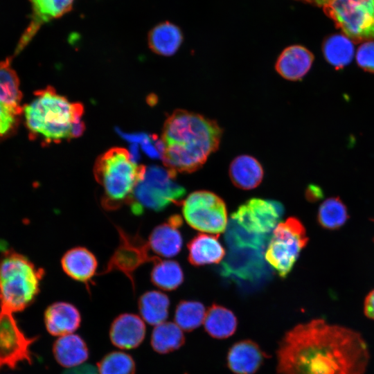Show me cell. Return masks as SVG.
<instances>
[{"label": "cell", "instance_id": "cell-1", "mask_svg": "<svg viewBox=\"0 0 374 374\" xmlns=\"http://www.w3.org/2000/svg\"><path fill=\"white\" fill-rule=\"evenodd\" d=\"M371 355L362 335L314 319L287 331L276 350L278 374H364Z\"/></svg>", "mask_w": 374, "mask_h": 374}, {"label": "cell", "instance_id": "cell-2", "mask_svg": "<svg viewBox=\"0 0 374 374\" xmlns=\"http://www.w3.org/2000/svg\"><path fill=\"white\" fill-rule=\"evenodd\" d=\"M222 132L215 120L187 110L174 111L162 132L165 166L176 174L197 171L218 150Z\"/></svg>", "mask_w": 374, "mask_h": 374}, {"label": "cell", "instance_id": "cell-3", "mask_svg": "<svg viewBox=\"0 0 374 374\" xmlns=\"http://www.w3.org/2000/svg\"><path fill=\"white\" fill-rule=\"evenodd\" d=\"M83 111L81 103L69 102L51 87L36 91L23 108L30 138L46 143L72 139L73 127L82 122Z\"/></svg>", "mask_w": 374, "mask_h": 374}, {"label": "cell", "instance_id": "cell-4", "mask_svg": "<svg viewBox=\"0 0 374 374\" xmlns=\"http://www.w3.org/2000/svg\"><path fill=\"white\" fill-rule=\"evenodd\" d=\"M145 169V166H138L128 151L122 148H112L98 157L93 175L103 189V207L114 211L129 204Z\"/></svg>", "mask_w": 374, "mask_h": 374}, {"label": "cell", "instance_id": "cell-5", "mask_svg": "<svg viewBox=\"0 0 374 374\" xmlns=\"http://www.w3.org/2000/svg\"><path fill=\"white\" fill-rule=\"evenodd\" d=\"M44 275L25 256L12 250L3 253L0 258L1 308L19 312L30 305L39 292Z\"/></svg>", "mask_w": 374, "mask_h": 374}, {"label": "cell", "instance_id": "cell-6", "mask_svg": "<svg viewBox=\"0 0 374 374\" xmlns=\"http://www.w3.org/2000/svg\"><path fill=\"white\" fill-rule=\"evenodd\" d=\"M229 224L226 238L231 250L221 274L244 280L258 279L264 269L262 251L270 236L247 233L232 220Z\"/></svg>", "mask_w": 374, "mask_h": 374}, {"label": "cell", "instance_id": "cell-7", "mask_svg": "<svg viewBox=\"0 0 374 374\" xmlns=\"http://www.w3.org/2000/svg\"><path fill=\"white\" fill-rule=\"evenodd\" d=\"M176 175L167 168L145 167L129 203L132 213L138 215L146 210L161 211L171 204L180 205L186 189L176 181Z\"/></svg>", "mask_w": 374, "mask_h": 374}, {"label": "cell", "instance_id": "cell-8", "mask_svg": "<svg viewBox=\"0 0 374 374\" xmlns=\"http://www.w3.org/2000/svg\"><path fill=\"white\" fill-rule=\"evenodd\" d=\"M323 8L355 42L374 39V0H296Z\"/></svg>", "mask_w": 374, "mask_h": 374}, {"label": "cell", "instance_id": "cell-9", "mask_svg": "<svg viewBox=\"0 0 374 374\" xmlns=\"http://www.w3.org/2000/svg\"><path fill=\"white\" fill-rule=\"evenodd\" d=\"M308 242L306 230L295 217L279 222L272 231L265 258L277 274L285 278L292 270L301 251Z\"/></svg>", "mask_w": 374, "mask_h": 374}, {"label": "cell", "instance_id": "cell-10", "mask_svg": "<svg viewBox=\"0 0 374 374\" xmlns=\"http://www.w3.org/2000/svg\"><path fill=\"white\" fill-rule=\"evenodd\" d=\"M183 216L187 224L204 233L218 235L228 223L227 209L224 200L209 190H196L181 202Z\"/></svg>", "mask_w": 374, "mask_h": 374}, {"label": "cell", "instance_id": "cell-11", "mask_svg": "<svg viewBox=\"0 0 374 374\" xmlns=\"http://www.w3.org/2000/svg\"><path fill=\"white\" fill-rule=\"evenodd\" d=\"M283 213L284 207L279 202L251 198L232 213L231 220L247 233L269 235Z\"/></svg>", "mask_w": 374, "mask_h": 374}, {"label": "cell", "instance_id": "cell-12", "mask_svg": "<svg viewBox=\"0 0 374 374\" xmlns=\"http://www.w3.org/2000/svg\"><path fill=\"white\" fill-rule=\"evenodd\" d=\"M117 231L118 245L100 274L120 271L129 278L134 288L136 270L146 262H153L156 256L150 255L148 242L141 235L130 234L120 227H117Z\"/></svg>", "mask_w": 374, "mask_h": 374}, {"label": "cell", "instance_id": "cell-13", "mask_svg": "<svg viewBox=\"0 0 374 374\" xmlns=\"http://www.w3.org/2000/svg\"><path fill=\"white\" fill-rule=\"evenodd\" d=\"M37 339L28 337L19 328L12 312L0 310V368L14 369L21 362L31 364L30 346Z\"/></svg>", "mask_w": 374, "mask_h": 374}, {"label": "cell", "instance_id": "cell-14", "mask_svg": "<svg viewBox=\"0 0 374 374\" xmlns=\"http://www.w3.org/2000/svg\"><path fill=\"white\" fill-rule=\"evenodd\" d=\"M182 224L180 215H172L166 222L155 226L148 238L149 249L162 257L172 258L177 255L183 245L179 230Z\"/></svg>", "mask_w": 374, "mask_h": 374}, {"label": "cell", "instance_id": "cell-15", "mask_svg": "<svg viewBox=\"0 0 374 374\" xmlns=\"http://www.w3.org/2000/svg\"><path fill=\"white\" fill-rule=\"evenodd\" d=\"M74 1L29 0L32 8L31 20L20 39L18 51L30 41L42 25L69 12L72 9Z\"/></svg>", "mask_w": 374, "mask_h": 374}, {"label": "cell", "instance_id": "cell-16", "mask_svg": "<svg viewBox=\"0 0 374 374\" xmlns=\"http://www.w3.org/2000/svg\"><path fill=\"white\" fill-rule=\"evenodd\" d=\"M314 61L310 51L302 45L294 44L285 48L278 56L275 69L284 79L301 80L310 71Z\"/></svg>", "mask_w": 374, "mask_h": 374}, {"label": "cell", "instance_id": "cell-17", "mask_svg": "<svg viewBox=\"0 0 374 374\" xmlns=\"http://www.w3.org/2000/svg\"><path fill=\"white\" fill-rule=\"evenodd\" d=\"M266 357L257 343L244 339L231 346L227 353L226 362L229 368L235 374H254Z\"/></svg>", "mask_w": 374, "mask_h": 374}, {"label": "cell", "instance_id": "cell-18", "mask_svg": "<svg viewBox=\"0 0 374 374\" xmlns=\"http://www.w3.org/2000/svg\"><path fill=\"white\" fill-rule=\"evenodd\" d=\"M145 335V326L141 317L132 313H123L116 317L109 328L112 343L122 349L138 347Z\"/></svg>", "mask_w": 374, "mask_h": 374}, {"label": "cell", "instance_id": "cell-19", "mask_svg": "<svg viewBox=\"0 0 374 374\" xmlns=\"http://www.w3.org/2000/svg\"><path fill=\"white\" fill-rule=\"evenodd\" d=\"M47 331L53 336L72 334L80 326L81 315L78 308L67 302H55L47 307L44 315Z\"/></svg>", "mask_w": 374, "mask_h": 374}, {"label": "cell", "instance_id": "cell-20", "mask_svg": "<svg viewBox=\"0 0 374 374\" xmlns=\"http://www.w3.org/2000/svg\"><path fill=\"white\" fill-rule=\"evenodd\" d=\"M64 272L74 280L88 285L96 274L98 262L94 254L83 247L70 249L63 255Z\"/></svg>", "mask_w": 374, "mask_h": 374}, {"label": "cell", "instance_id": "cell-21", "mask_svg": "<svg viewBox=\"0 0 374 374\" xmlns=\"http://www.w3.org/2000/svg\"><path fill=\"white\" fill-rule=\"evenodd\" d=\"M188 260L196 267L218 264L225 256L218 235L199 233L188 242Z\"/></svg>", "mask_w": 374, "mask_h": 374}, {"label": "cell", "instance_id": "cell-22", "mask_svg": "<svg viewBox=\"0 0 374 374\" xmlns=\"http://www.w3.org/2000/svg\"><path fill=\"white\" fill-rule=\"evenodd\" d=\"M229 174L235 186L242 190H251L258 186L262 182L264 170L255 157L242 154L231 161Z\"/></svg>", "mask_w": 374, "mask_h": 374}, {"label": "cell", "instance_id": "cell-23", "mask_svg": "<svg viewBox=\"0 0 374 374\" xmlns=\"http://www.w3.org/2000/svg\"><path fill=\"white\" fill-rule=\"evenodd\" d=\"M53 354L59 364L65 368H73L88 359L89 349L80 336L69 334L60 337L54 342Z\"/></svg>", "mask_w": 374, "mask_h": 374}, {"label": "cell", "instance_id": "cell-24", "mask_svg": "<svg viewBox=\"0 0 374 374\" xmlns=\"http://www.w3.org/2000/svg\"><path fill=\"white\" fill-rule=\"evenodd\" d=\"M183 40L184 35L181 28L168 21L156 25L148 36L150 49L163 56L174 55L179 50Z\"/></svg>", "mask_w": 374, "mask_h": 374}, {"label": "cell", "instance_id": "cell-25", "mask_svg": "<svg viewBox=\"0 0 374 374\" xmlns=\"http://www.w3.org/2000/svg\"><path fill=\"white\" fill-rule=\"evenodd\" d=\"M204 326L210 336L222 339L235 333L238 320L233 312L228 308L213 304L206 312Z\"/></svg>", "mask_w": 374, "mask_h": 374}, {"label": "cell", "instance_id": "cell-26", "mask_svg": "<svg viewBox=\"0 0 374 374\" xmlns=\"http://www.w3.org/2000/svg\"><path fill=\"white\" fill-rule=\"evenodd\" d=\"M169 306V298L159 291H148L138 301L139 312L150 325L157 326L165 322L168 316Z\"/></svg>", "mask_w": 374, "mask_h": 374}, {"label": "cell", "instance_id": "cell-27", "mask_svg": "<svg viewBox=\"0 0 374 374\" xmlns=\"http://www.w3.org/2000/svg\"><path fill=\"white\" fill-rule=\"evenodd\" d=\"M152 283L165 291H172L179 287L184 281V272L175 260H161L156 257L150 273Z\"/></svg>", "mask_w": 374, "mask_h": 374}, {"label": "cell", "instance_id": "cell-28", "mask_svg": "<svg viewBox=\"0 0 374 374\" xmlns=\"http://www.w3.org/2000/svg\"><path fill=\"white\" fill-rule=\"evenodd\" d=\"M326 61L336 69H341L350 63L354 55L353 42L347 36L335 34L326 37L322 44Z\"/></svg>", "mask_w": 374, "mask_h": 374}, {"label": "cell", "instance_id": "cell-29", "mask_svg": "<svg viewBox=\"0 0 374 374\" xmlns=\"http://www.w3.org/2000/svg\"><path fill=\"white\" fill-rule=\"evenodd\" d=\"M185 342L182 330L176 323L165 321L157 325L151 335V346L154 351L166 354L178 350Z\"/></svg>", "mask_w": 374, "mask_h": 374}, {"label": "cell", "instance_id": "cell-30", "mask_svg": "<svg viewBox=\"0 0 374 374\" xmlns=\"http://www.w3.org/2000/svg\"><path fill=\"white\" fill-rule=\"evenodd\" d=\"M21 98L19 80L7 58L0 62V105L21 108Z\"/></svg>", "mask_w": 374, "mask_h": 374}, {"label": "cell", "instance_id": "cell-31", "mask_svg": "<svg viewBox=\"0 0 374 374\" xmlns=\"http://www.w3.org/2000/svg\"><path fill=\"white\" fill-rule=\"evenodd\" d=\"M349 218L347 207L339 197H331L319 206L317 220L319 224L328 230H337Z\"/></svg>", "mask_w": 374, "mask_h": 374}, {"label": "cell", "instance_id": "cell-32", "mask_svg": "<svg viewBox=\"0 0 374 374\" xmlns=\"http://www.w3.org/2000/svg\"><path fill=\"white\" fill-rule=\"evenodd\" d=\"M206 310L204 305L196 301H181L176 307L175 320L183 330H194L204 323Z\"/></svg>", "mask_w": 374, "mask_h": 374}, {"label": "cell", "instance_id": "cell-33", "mask_svg": "<svg viewBox=\"0 0 374 374\" xmlns=\"http://www.w3.org/2000/svg\"><path fill=\"white\" fill-rule=\"evenodd\" d=\"M99 374H135L136 365L131 355L121 351L105 355L97 364Z\"/></svg>", "mask_w": 374, "mask_h": 374}, {"label": "cell", "instance_id": "cell-34", "mask_svg": "<svg viewBox=\"0 0 374 374\" xmlns=\"http://www.w3.org/2000/svg\"><path fill=\"white\" fill-rule=\"evenodd\" d=\"M356 60L363 70L374 73V41H366L359 46Z\"/></svg>", "mask_w": 374, "mask_h": 374}, {"label": "cell", "instance_id": "cell-35", "mask_svg": "<svg viewBox=\"0 0 374 374\" xmlns=\"http://www.w3.org/2000/svg\"><path fill=\"white\" fill-rule=\"evenodd\" d=\"M364 314L368 319L374 321V289L364 299Z\"/></svg>", "mask_w": 374, "mask_h": 374}, {"label": "cell", "instance_id": "cell-36", "mask_svg": "<svg viewBox=\"0 0 374 374\" xmlns=\"http://www.w3.org/2000/svg\"><path fill=\"white\" fill-rule=\"evenodd\" d=\"M305 196L308 201L314 202L323 197V193L319 186L312 184L307 188Z\"/></svg>", "mask_w": 374, "mask_h": 374}, {"label": "cell", "instance_id": "cell-37", "mask_svg": "<svg viewBox=\"0 0 374 374\" xmlns=\"http://www.w3.org/2000/svg\"><path fill=\"white\" fill-rule=\"evenodd\" d=\"M62 374H98L96 369L91 365L84 364L71 368Z\"/></svg>", "mask_w": 374, "mask_h": 374}]
</instances>
